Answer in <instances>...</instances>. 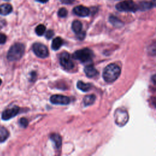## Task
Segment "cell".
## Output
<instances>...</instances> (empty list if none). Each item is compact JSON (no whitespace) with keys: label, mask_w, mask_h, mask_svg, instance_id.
Returning a JSON list of instances; mask_svg holds the SVG:
<instances>
[{"label":"cell","mask_w":156,"mask_h":156,"mask_svg":"<svg viewBox=\"0 0 156 156\" xmlns=\"http://www.w3.org/2000/svg\"><path fill=\"white\" fill-rule=\"evenodd\" d=\"M120 74V67L115 63H110L104 68L102 73V77L106 82L112 83L118 78Z\"/></svg>","instance_id":"cell-1"},{"label":"cell","mask_w":156,"mask_h":156,"mask_svg":"<svg viewBox=\"0 0 156 156\" xmlns=\"http://www.w3.org/2000/svg\"><path fill=\"white\" fill-rule=\"evenodd\" d=\"M25 51L24 45L20 43H16L13 44L9 49L7 58L8 60L13 62L20 60L23 55Z\"/></svg>","instance_id":"cell-2"},{"label":"cell","mask_w":156,"mask_h":156,"mask_svg":"<svg viewBox=\"0 0 156 156\" xmlns=\"http://www.w3.org/2000/svg\"><path fill=\"white\" fill-rule=\"evenodd\" d=\"M93 52L88 49L84 48L76 51L73 54V58L75 60H77L82 63H86L91 61L93 58Z\"/></svg>","instance_id":"cell-3"},{"label":"cell","mask_w":156,"mask_h":156,"mask_svg":"<svg viewBox=\"0 0 156 156\" xmlns=\"http://www.w3.org/2000/svg\"><path fill=\"white\" fill-rule=\"evenodd\" d=\"M114 119L116 125L122 127L126 124L129 119V115L126 110L122 108L116 109L114 113Z\"/></svg>","instance_id":"cell-4"},{"label":"cell","mask_w":156,"mask_h":156,"mask_svg":"<svg viewBox=\"0 0 156 156\" xmlns=\"http://www.w3.org/2000/svg\"><path fill=\"white\" fill-rule=\"evenodd\" d=\"M116 9L120 12H135L138 10V5L132 0L124 1L116 5Z\"/></svg>","instance_id":"cell-5"},{"label":"cell","mask_w":156,"mask_h":156,"mask_svg":"<svg viewBox=\"0 0 156 156\" xmlns=\"http://www.w3.org/2000/svg\"><path fill=\"white\" fill-rule=\"evenodd\" d=\"M59 62L61 66L66 70H71L74 68V63L69 53L63 52L59 56Z\"/></svg>","instance_id":"cell-6"},{"label":"cell","mask_w":156,"mask_h":156,"mask_svg":"<svg viewBox=\"0 0 156 156\" xmlns=\"http://www.w3.org/2000/svg\"><path fill=\"white\" fill-rule=\"evenodd\" d=\"M32 50L34 54L40 58H44L49 55V51L47 47L41 43H34L32 46Z\"/></svg>","instance_id":"cell-7"},{"label":"cell","mask_w":156,"mask_h":156,"mask_svg":"<svg viewBox=\"0 0 156 156\" xmlns=\"http://www.w3.org/2000/svg\"><path fill=\"white\" fill-rule=\"evenodd\" d=\"M70 101L69 97L60 94H54L50 98L51 102L56 105H68L69 104Z\"/></svg>","instance_id":"cell-8"},{"label":"cell","mask_w":156,"mask_h":156,"mask_svg":"<svg viewBox=\"0 0 156 156\" xmlns=\"http://www.w3.org/2000/svg\"><path fill=\"white\" fill-rule=\"evenodd\" d=\"M20 107L18 106H14L10 108L6 109L2 113V119L4 120H9L18 115Z\"/></svg>","instance_id":"cell-9"},{"label":"cell","mask_w":156,"mask_h":156,"mask_svg":"<svg viewBox=\"0 0 156 156\" xmlns=\"http://www.w3.org/2000/svg\"><path fill=\"white\" fill-rule=\"evenodd\" d=\"M73 12L77 16H79L80 17H85L90 15V10L88 7L80 5L76 6L73 9Z\"/></svg>","instance_id":"cell-10"},{"label":"cell","mask_w":156,"mask_h":156,"mask_svg":"<svg viewBox=\"0 0 156 156\" xmlns=\"http://www.w3.org/2000/svg\"><path fill=\"white\" fill-rule=\"evenodd\" d=\"M138 10L145 11L153 8L155 6V0H152L150 1H141L138 4Z\"/></svg>","instance_id":"cell-11"},{"label":"cell","mask_w":156,"mask_h":156,"mask_svg":"<svg viewBox=\"0 0 156 156\" xmlns=\"http://www.w3.org/2000/svg\"><path fill=\"white\" fill-rule=\"evenodd\" d=\"M84 72L86 76L90 78L95 77L98 73L96 69L92 65H88L86 66L84 68Z\"/></svg>","instance_id":"cell-12"},{"label":"cell","mask_w":156,"mask_h":156,"mask_svg":"<svg viewBox=\"0 0 156 156\" xmlns=\"http://www.w3.org/2000/svg\"><path fill=\"white\" fill-rule=\"evenodd\" d=\"M13 8L10 4H3L0 5V15H7L12 12Z\"/></svg>","instance_id":"cell-13"},{"label":"cell","mask_w":156,"mask_h":156,"mask_svg":"<svg viewBox=\"0 0 156 156\" xmlns=\"http://www.w3.org/2000/svg\"><path fill=\"white\" fill-rule=\"evenodd\" d=\"M51 140L54 143L57 149H59L62 145V138L57 133H52L50 136Z\"/></svg>","instance_id":"cell-14"},{"label":"cell","mask_w":156,"mask_h":156,"mask_svg":"<svg viewBox=\"0 0 156 156\" xmlns=\"http://www.w3.org/2000/svg\"><path fill=\"white\" fill-rule=\"evenodd\" d=\"M63 44V40L60 37L55 38L51 44V48L53 50H58Z\"/></svg>","instance_id":"cell-15"},{"label":"cell","mask_w":156,"mask_h":156,"mask_svg":"<svg viewBox=\"0 0 156 156\" xmlns=\"http://www.w3.org/2000/svg\"><path fill=\"white\" fill-rule=\"evenodd\" d=\"M109 21L116 27H121L123 26V23L119 18L113 15H111L109 17Z\"/></svg>","instance_id":"cell-16"},{"label":"cell","mask_w":156,"mask_h":156,"mask_svg":"<svg viewBox=\"0 0 156 156\" xmlns=\"http://www.w3.org/2000/svg\"><path fill=\"white\" fill-rule=\"evenodd\" d=\"M77 87L83 92H87L91 89V85L90 83H86L82 81H78L77 83Z\"/></svg>","instance_id":"cell-17"},{"label":"cell","mask_w":156,"mask_h":156,"mask_svg":"<svg viewBox=\"0 0 156 156\" xmlns=\"http://www.w3.org/2000/svg\"><path fill=\"white\" fill-rule=\"evenodd\" d=\"M72 29L74 32L76 34H78L79 32L82 31V24L80 21L78 20H74L72 23V26H71Z\"/></svg>","instance_id":"cell-18"},{"label":"cell","mask_w":156,"mask_h":156,"mask_svg":"<svg viewBox=\"0 0 156 156\" xmlns=\"http://www.w3.org/2000/svg\"><path fill=\"white\" fill-rule=\"evenodd\" d=\"M96 100V96L94 94H89L85 96L83 98V102L85 106H88L94 103Z\"/></svg>","instance_id":"cell-19"},{"label":"cell","mask_w":156,"mask_h":156,"mask_svg":"<svg viewBox=\"0 0 156 156\" xmlns=\"http://www.w3.org/2000/svg\"><path fill=\"white\" fill-rule=\"evenodd\" d=\"M9 133L4 127H0V141H4L9 137Z\"/></svg>","instance_id":"cell-20"},{"label":"cell","mask_w":156,"mask_h":156,"mask_svg":"<svg viewBox=\"0 0 156 156\" xmlns=\"http://www.w3.org/2000/svg\"><path fill=\"white\" fill-rule=\"evenodd\" d=\"M45 30L46 27L43 24H39L35 28V33L39 36L43 35L44 34Z\"/></svg>","instance_id":"cell-21"},{"label":"cell","mask_w":156,"mask_h":156,"mask_svg":"<svg viewBox=\"0 0 156 156\" xmlns=\"http://www.w3.org/2000/svg\"><path fill=\"white\" fill-rule=\"evenodd\" d=\"M68 15V11L65 8H60L58 11V16L61 18L66 17Z\"/></svg>","instance_id":"cell-22"},{"label":"cell","mask_w":156,"mask_h":156,"mask_svg":"<svg viewBox=\"0 0 156 156\" xmlns=\"http://www.w3.org/2000/svg\"><path fill=\"white\" fill-rule=\"evenodd\" d=\"M20 124L21 127H26L27 126H28V120L25 118H21L20 119Z\"/></svg>","instance_id":"cell-23"},{"label":"cell","mask_w":156,"mask_h":156,"mask_svg":"<svg viewBox=\"0 0 156 156\" xmlns=\"http://www.w3.org/2000/svg\"><path fill=\"white\" fill-rule=\"evenodd\" d=\"M54 31L52 30H49L46 32V33L45 34V37L48 39H51L54 36Z\"/></svg>","instance_id":"cell-24"},{"label":"cell","mask_w":156,"mask_h":156,"mask_svg":"<svg viewBox=\"0 0 156 156\" xmlns=\"http://www.w3.org/2000/svg\"><path fill=\"white\" fill-rule=\"evenodd\" d=\"M77 35V38H78L80 40H82L84 39L85 37V32H80L78 34H76Z\"/></svg>","instance_id":"cell-25"},{"label":"cell","mask_w":156,"mask_h":156,"mask_svg":"<svg viewBox=\"0 0 156 156\" xmlns=\"http://www.w3.org/2000/svg\"><path fill=\"white\" fill-rule=\"evenodd\" d=\"M7 40V37L4 34H0V44H4Z\"/></svg>","instance_id":"cell-26"},{"label":"cell","mask_w":156,"mask_h":156,"mask_svg":"<svg viewBox=\"0 0 156 156\" xmlns=\"http://www.w3.org/2000/svg\"><path fill=\"white\" fill-rule=\"evenodd\" d=\"M61 2L63 4H73L75 0H60Z\"/></svg>","instance_id":"cell-27"},{"label":"cell","mask_w":156,"mask_h":156,"mask_svg":"<svg viewBox=\"0 0 156 156\" xmlns=\"http://www.w3.org/2000/svg\"><path fill=\"white\" fill-rule=\"evenodd\" d=\"M37 1L40 2H41V3H46L49 0H37Z\"/></svg>","instance_id":"cell-28"},{"label":"cell","mask_w":156,"mask_h":156,"mask_svg":"<svg viewBox=\"0 0 156 156\" xmlns=\"http://www.w3.org/2000/svg\"><path fill=\"white\" fill-rule=\"evenodd\" d=\"M1 83H2V80H1V79H0V85H1Z\"/></svg>","instance_id":"cell-29"},{"label":"cell","mask_w":156,"mask_h":156,"mask_svg":"<svg viewBox=\"0 0 156 156\" xmlns=\"http://www.w3.org/2000/svg\"><path fill=\"white\" fill-rule=\"evenodd\" d=\"M4 1H9V0H4Z\"/></svg>","instance_id":"cell-30"}]
</instances>
